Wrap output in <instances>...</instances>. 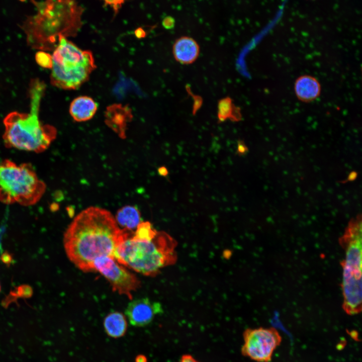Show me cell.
Masks as SVG:
<instances>
[{
	"mask_svg": "<svg viewBox=\"0 0 362 362\" xmlns=\"http://www.w3.org/2000/svg\"><path fill=\"white\" fill-rule=\"evenodd\" d=\"M133 233L120 228L108 210L90 207L79 213L68 226L63 236L64 248L77 268L93 272L96 259L113 256L117 247Z\"/></svg>",
	"mask_w": 362,
	"mask_h": 362,
	"instance_id": "cell-1",
	"label": "cell"
},
{
	"mask_svg": "<svg viewBox=\"0 0 362 362\" xmlns=\"http://www.w3.org/2000/svg\"><path fill=\"white\" fill-rule=\"evenodd\" d=\"M45 89L46 84L43 81L38 78L31 80L29 87V112L14 111L5 117L3 138L6 147L41 153L55 140L56 129L52 125L43 124L39 117Z\"/></svg>",
	"mask_w": 362,
	"mask_h": 362,
	"instance_id": "cell-2",
	"label": "cell"
},
{
	"mask_svg": "<svg viewBox=\"0 0 362 362\" xmlns=\"http://www.w3.org/2000/svg\"><path fill=\"white\" fill-rule=\"evenodd\" d=\"M176 245L168 234L157 231L150 240L127 238L117 247L113 256L119 263L137 273L154 277L163 268L175 263Z\"/></svg>",
	"mask_w": 362,
	"mask_h": 362,
	"instance_id": "cell-3",
	"label": "cell"
},
{
	"mask_svg": "<svg viewBox=\"0 0 362 362\" xmlns=\"http://www.w3.org/2000/svg\"><path fill=\"white\" fill-rule=\"evenodd\" d=\"M44 24L25 31L32 48L54 50L60 36L74 37L82 25L83 8L76 0H47Z\"/></svg>",
	"mask_w": 362,
	"mask_h": 362,
	"instance_id": "cell-4",
	"label": "cell"
},
{
	"mask_svg": "<svg viewBox=\"0 0 362 362\" xmlns=\"http://www.w3.org/2000/svg\"><path fill=\"white\" fill-rule=\"evenodd\" d=\"M96 68L90 51L80 49L64 36L58 38L52 55V85L63 89H76L88 80Z\"/></svg>",
	"mask_w": 362,
	"mask_h": 362,
	"instance_id": "cell-5",
	"label": "cell"
},
{
	"mask_svg": "<svg viewBox=\"0 0 362 362\" xmlns=\"http://www.w3.org/2000/svg\"><path fill=\"white\" fill-rule=\"evenodd\" d=\"M339 243L345 252L344 259L341 262L342 308L348 315H354L361 310V222H351L340 238Z\"/></svg>",
	"mask_w": 362,
	"mask_h": 362,
	"instance_id": "cell-6",
	"label": "cell"
},
{
	"mask_svg": "<svg viewBox=\"0 0 362 362\" xmlns=\"http://www.w3.org/2000/svg\"><path fill=\"white\" fill-rule=\"evenodd\" d=\"M46 190V184L31 164H17L10 159L0 162L1 203L33 206L41 200Z\"/></svg>",
	"mask_w": 362,
	"mask_h": 362,
	"instance_id": "cell-7",
	"label": "cell"
},
{
	"mask_svg": "<svg viewBox=\"0 0 362 362\" xmlns=\"http://www.w3.org/2000/svg\"><path fill=\"white\" fill-rule=\"evenodd\" d=\"M241 354L257 362H270L273 353L282 342L274 328H248L243 333Z\"/></svg>",
	"mask_w": 362,
	"mask_h": 362,
	"instance_id": "cell-8",
	"label": "cell"
},
{
	"mask_svg": "<svg viewBox=\"0 0 362 362\" xmlns=\"http://www.w3.org/2000/svg\"><path fill=\"white\" fill-rule=\"evenodd\" d=\"M94 272L101 274L110 283L114 292L133 299L132 294L140 287V281L112 256L96 259L93 263Z\"/></svg>",
	"mask_w": 362,
	"mask_h": 362,
	"instance_id": "cell-9",
	"label": "cell"
},
{
	"mask_svg": "<svg viewBox=\"0 0 362 362\" xmlns=\"http://www.w3.org/2000/svg\"><path fill=\"white\" fill-rule=\"evenodd\" d=\"M162 312L161 304L148 298L132 299L125 311L130 323L135 327L149 324L156 315Z\"/></svg>",
	"mask_w": 362,
	"mask_h": 362,
	"instance_id": "cell-10",
	"label": "cell"
},
{
	"mask_svg": "<svg viewBox=\"0 0 362 362\" xmlns=\"http://www.w3.org/2000/svg\"><path fill=\"white\" fill-rule=\"evenodd\" d=\"M105 122L121 138L126 137L128 124L133 118L131 109L128 105L114 104L107 107Z\"/></svg>",
	"mask_w": 362,
	"mask_h": 362,
	"instance_id": "cell-11",
	"label": "cell"
},
{
	"mask_svg": "<svg viewBox=\"0 0 362 362\" xmlns=\"http://www.w3.org/2000/svg\"><path fill=\"white\" fill-rule=\"evenodd\" d=\"M172 54L178 62L183 64H192L199 55L200 46L192 37L182 36L175 41L172 46Z\"/></svg>",
	"mask_w": 362,
	"mask_h": 362,
	"instance_id": "cell-12",
	"label": "cell"
},
{
	"mask_svg": "<svg viewBox=\"0 0 362 362\" xmlns=\"http://www.w3.org/2000/svg\"><path fill=\"white\" fill-rule=\"evenodd\" d=\"M321 90L319 81L309 75L298 77L294 83V91L297 98L304 103H310L316 100L320 96Z\"/></svg>",
	"mask_w": 362,
	"mask_h": 362,
	"instance_id": "cell-13",
	"label": "cell"
},
{
	"mask_svg": "<svg viewBox=\"0 0 362 362\" xmlns=\"http://www.w3.org/2000/svg\"><path fill=\"white\" fill-rule=\"evenodd\" d=\"M98 110L95 101L88 96H79L72 100L69 112L72 119L76 122H81L91 119Z\"/></svg>",
	"mask_w": 362,
	"mask_h": 362,
	"instance_id": "cell-14",
	"label": "cell"
},
{
	"mask_svg": "<svg viewBox=\"0 0 362 362\" xmlns=\"http://www.w3.org/2000/svg\"><path fill=\"white\" fill-rule=\"evenodd\" d=\"M103 326L106 333L110 337H121L125 334L127 328L126 316L118 311L112 312L105 317Z\"/></svg>",
	"mask_w": 362,
	"mask_h": 362,
	"instance_id": "cell-15",
	"label": "cell"
},
{
	"mask_svg": "<svg viewBox=\"0 0 362 362\" xmlns=\"http://www.w3.org/2000/svg\"><path fill=\"white\" fill-rule=\"evenodd\" d=\"M115 220L118 225L129 231H134L142 222L141 214L135 206L127 205L123 207L117 212Z\"/></svg>",
	"mask_w": 362,
	"mask_h": 362,
	"instance_id": "cell-16",
	"label": "cell"
},
{
	"mask_svg": "<svg viewBox=\"0 0 362 362\" xmlns=\"http://www.w3.org/2000/svg\"><path fill=\"white\" fill-rule=\"evenodd\" d=\"M217 118L220 123L228 119L232 122H238L242 118L241 109L234 105L231 98H223L218 102Z\"/></svg>",
	"mask_w": 362,
	"mask_h": 362,
	"instance_id": "cell-17",
	"label": "cell"
},
{
	"mask_svg": "<svg viewBox=\"0 0 362 362\" xmlns=\"http://www.w3.org/2000/svg\"><path fill=\"white\" fill-rule=\"evenodd\" d=\"M157 231L148 221L141 222L134 231L131 237L139 241L150 240L156 235Z\"/></svg>",
	"mask_w": 362,
	"mask_h": 362,
	"instance_id": "cell-18",
	"label": "cell"
},
{
	"mask_svg": "<svg viewBox=\"0 0 362 362\" xmlns=\"http://www.w3.org/2000/svg\"><path fill=\"white\" fill-rule=\"evenodd\" d=\"M37 62L43 67L51 68L52 67V55L43 52H39L36 55Z\"/></svg>",
	"mask_w": 362,
	"mask_h": 362,
	"instance_id": "cell-19",
	"label": "cell"
},
{
	"mask_svg": "<svg viewBox=\"0 0 362 362\" xmlns=\"http://www.w3.org/2000/svg\"><path fill=\"white\" fill-rule=\"evenodd\" d=\"M104 2L105 6L111 7L115 15H116L122 5L125 3V0H101Z\"/></svg>",
	"mask_w": 362,
	"mask_h": 362,
	"instance_id": "cell-20",
	"label": "cell"
},
{
	"mask_svg": "<svg viewBox=\"0 0 362 362\" xmlns=\"http://www.w3.org/2000/svg\"><path fill=\"white\" fill-rule=\"evenodd\" d=\"M162 24L165 29H171L174 26V20L173 18L170 16H167L163 19Z\"/></svg>",
	"mask_w": 362,
	"mask_h": 362,
	"instance_id": "cell-21",
	"label": "cell"
},
{
	"mask_svg": "<svg viewBox=\"0 0 362 362\" xmlns=\"http://www.w3.org/2000/svg\"><path fill=\"white\" fill-rule=\"evenodd\" d=\"M247 147L242 140H238L237 142V153L239 155L244 154L248 150Z\"/></svg>",
	"mask_w": 362,
	"mask_h": 362,
	"instance_id": "cell-22",
	"label": "cell"
},
{
	"mask_svg": "<svg viewBox=\"0 0 362 362\" xmlns=\"http://www.w3.org/2000/svg\"><path fill=\"white\" fill-rule=\"evenodd\" d=\"M178 362H200L194 358L192 355L185 354L182 356Z\"/></svg>",
	"mask_w": 362,
	"mask_h": 362,
	"instance_id": "cell-23",
	"label": "cell"
},
{
	"mask_svg": "<svg viewBox=\"0 0 362 362\" xmlns=\"http://www.w3.org/2000/svg\"><path fill=\"white\" fill-rule=\"evenodd\" d=\"M134 34L139 39L144 38L146 35L145 31L141 27L138 28L135 30Z\"/></svg>",
	"mask_w": 362,
	"mask_h": 362,
	"instance_id": "cell-24",
	"label": "cell"
},
{
	"mask_svg": "<svg viewBox=\"0 0 362 362\" xmlns=\"http://www.w3.org/2000/svg\"><path fill=\"white\" fill-rule=\"evenodd\" d=\"M158 171L159 174L163 176H167L168 173L167 169L164 166L160 167L158 169Z\"/></svg>",
	"mask_w": 362,
	"mask_h": 362,
	"instance_id": "cell-25",
	"label": "cell"
},
{
	"mask_svg": "<svg viewBox=\"0 0 362 362\" xmlns=\"http://www.w3.org/2000/svg\"><path fill=\"white\" fill-rule=\"evenodd\" d=\"M136 362H147L146 358L143 355H139L137 356Z\"/></svg>",
	"mask_w": 362,
	"mask_h": 362,
	"instance_id": "cell-26",
	"label": "cell"
},
{
	"mask_svg": "<svg viewBox=\"0 0 362 362\" xmlns=\"http://www.w3.org/2000/svg\"><path fill=\"white\" fill-rule=\"evenodd\" d=\"M1 284H0V292H1Z\"/></svg>",
	"mask_w": 362,
	"mask_h": 362,
	"instance_id": "cell-27",
	"label": "cell"
}]
</instances>
